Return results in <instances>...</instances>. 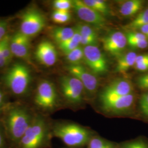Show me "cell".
Masks as SVG:
<instances>
[{
  "label": "cell",
  "mask_w": 148,
  "mask_h": 148,
  "mask_svg": "<svg viewBox=\"0 0 148 148\" xmlns=\"http://www.w3.org/2000/svg\"><path fill=\"white\" fill-rule=\"evenodd\" d=\"M3 93L1 92V91L0 90V106L3 103Z\"/></svg>",
  "instance_id": "cell-39"
},
{
  "label": "cell",
  "mask_w": 148,
  "mask_h": 148,
  "mask_svg": "<svg viewBox=\"0 0 148 148\" xmlns=\"http://www.w3.org/2000/svg\"><path fill=\"white\" fill-rule=\"evenodd\" d=\"M86 5L92 8L95 12L100 13L104 16L111 15V10L109 5L104 1L101 0H84Z\"/></svg>",
  "instance_id": "cell-19"
},
{
  "label": "cell",
  "mask_w": 148,
  "mask_h": 148,
  "mask_svg": "<svg viewBox=\"0 0 148 148\" xmlns=\"http://www.w3.org/2000/svg\"><path fill=\"white\" fill-rule=\"evenodd\" d=\"M117 148H148V140L139 137L118 144Z\"/></svg>",
  "instance_id": "cell-23"
},
{
  "label": "cell",
  "mask_w": 148,
  "mask_h": 148,
  "mask_svg": "<svg viewBox=\"0 0 148 148\" xmlns=\"http://www.w3.org/2000/svg\"><path fill=\"white\" fill-rule=\"evenodd\" d=\"M30 37L20 31L16 32L10 40L11 51L13 56L28 60L30 51Z\"/></svg>",
  "instance_id": "cell-13"
},
{
  "label": "cell",
  "mask_w": 148,
  "mask_h": 148,
  "mask_svg": "<svg viewBox=\"0 0 148 148\" xmlns=\"http://www.w3.org/2000/svg\"><path fill=\"white\" fill-rule=\"evenodd\" d=\"M46 120L41 115L32 118L30 126L18 143L19 148H46L51 145L52 136Z\"/></svg>",
  "instance_id": "cell-2"
},
{
  "label": "cell",
  "mask_w": 148,
  "mask_h": 148,
  "mask_svg": "<svg viewBox=\"0 0 148 148\" xmlns=\"http://www.w3.org/2000/svg\"><path fill=\"white\" fill-rule=\"evenodd\" d=\"M8 25V24L7 21H0V42L6 35Z\"/></svg>",
  "instance_id": "cell-33"
},
{
  "label": "cell",
  "mask_w": 148,
  "mask_h": 148,
  "mask_svg": "<svg viewBox=\"0 0 148 148\" xmlns=\"http://www.w3.org/2000/svg\"><path fill=\"white\" fill-rule=\"evenodd\" d=\"M127 43L133 48L144 49L148 47V40H127Z\"/></svg>",
  "instance_id": "cell-29"
},
{
  "label": "cell",
  "mask_w": 148,
  "mask_h": 148,
  "mask_svg": "<svg viewBox=\"0 0 148 148\" xmlns=\"http://www.w3.org/2000/svg\"><path fill=\"white\" fill-rule=\"evenodd\" d=\"M54 10L69 11L73 7V1L70 0H56L53 2Z\"/></svg>",
  "instance_id": "cell-28"
},
{
  "label": "cell",
  "mask_w": 148,
  "mask_h": 148,
  "mask_svg": "<svg viewBox=\"0 0 148 148\" xmlns=\"http://www.w3.org/2000/svg\"><path fill=\"white\" fill-rule=\"evenodd\" d=\"M46 20L42 13L35 8H30L21 16L20 32L28 37H34L42 31Z\"/></svg>",
  "instance_id": "cell-5"
},
{
  "label": "cell",
  "mask_w": 148,
  "mask_h": 148,
  "mask_svg": "<svg viewBox=\"0 0 148 148\" xmlns=\"http://www.w3.org/2000/svg\"><path fill=\"white\" fill-rule=\"evenodd\" d=\"M32 80L29 68L24 64L16 63L6 73L4 81L6 86L16 95H22L27 93Z\"/></svg>",
  "instance_id": "cell-4"
},
{
  "label": "cell",
  "mask_w": 148,
  "mask_h": 148,
  "mask_svg": "<svg viewBox=\"0 0 148 148\" xmlns=\"http://www.w3.org/2000/svg\"><path fill=\"white\" fill-rule=\"evenodd\" d=\"M75 27H56L51 32V35L55 42L59 45L67 41L74 35Z\"/></svg>",
  "instance_id": "cell-18"
},
{
  "label": "cell",
  "mask_w": 148,
  "mask_h": 148,
  "mask_svg": "<svg viewBox=\"0 0 148 148\" xmlns=\"http://www.w3.org/2000/svg\"><path fill=\"white\" fill-rule=\"evenodd\" d=\"M70 74L76 77L82 84L88 92L94 94L98 86V81L95 75L90 73L82 65H70L67 67Z\"/></svg>",
  "instance_id": "cell-12"
},
{
  "label": "cell",
  "mask_w": 148,
  "mask_h": 148,
  "mask_svg": "<svg viewBox=\"0 0 148 148\" xmlns=\"http://www.w3.org/2000/svg\"><path fill=\"white\" fill-rule=\"evenodd\" d=\"M127 40H148L141 32L128 31L126 34Z\"/></svg>",
  "instance_id": "cell-31"
},
{
  "label": "cell",
  "mask_w": 148,
  "mask_h": 148,
  "mask_svg": "<svg viewBox=\"0 0 148 148\" xmlns=\"http://www.w3.org/2000/svg\"><path fill=\"white\" fill-rule=\"evenodd\" d=\"M134 69L140 71H145L148 70V62H145L135 64Z\"/></svg>",
  "instance_id": "cell-34"
},
{
  "label": "cell",
  "mask_w": 148,
  "mask_h": 148,
  "mask_svg": "<svg viewBox=\"0 0 148 148\" xmlns=\"http://www.w3.org/2000/svg\"><path fill=\"white\" fill-rule=\"evenodd\" d=\"M8 65L7 62L5 61V59L4 58L2 53L1 52V51L0 49V68H2L3 66H5V65Z\"/></svg>",
  "instance_id": "cell-36"
},
{
  "label": "cell",
  "mask_w": 148,
  "mask_h": 148,
  "mask_svg": "<svg viewBox=\"0 0 148 148\" xmlns=\"http://www.w3.org/2000/svg\"><path fill=\"white\" fill-rule=\"evenodd\" d=\"M75 32L71 38H70L67 41L58 45L59 49L65 54H68L76 48L79 47V45L81 44V36L79 32L76 30L75 28Z\"/></svg>",
  "instance_id": "cell-22"
},
{
  "label": "cell",
  "mask_w": 148,
  "mask_h": 148,
  "mask_svg": "<svg viewBox=\"0 0 148 148\" xmlns=\"http://www.w3.org/2000/svg\"><path fill=\"white\" fill-rule=\"evenodd\" d=\"M52 19L57 24H64L70 20L71 15L69 11L54 10L52 14Z\"/></svg>",
  "instance_id": "cell-27"
},
{
  "label": "cell",
  "mask_w": 148,
  "mask_h": 148,
  "mask_svg": "<svg viewBox=\"0 0 148 148\" xmlns=\"http://www.w3.org/2000/svg\"><path fill=\"white\" fill-rule=\"evenodd\" d=\"M145 116L148 117V114H147V115H146V116Z\"/></svg>",
  "instance_id": "cell-40"
},
{
  "label": "cell",
  "mask_w": 148,
  "mask_h": 148,
  "mask_svg": "<svg viewBox=\"0 0 148 148\" xmlns=\"http://www.w3.org/2000/svg\"><path fill=\"white\" fill-rule=\"evenodd\" d=\"M102 43L106 52L119 58L126 47L127 37L122 32H112L103 38Z\"/></svg>",
  "instance_id": "cell-11"
},
{
  "label": "cell",
  "mask_w": 148,
  "mask_h": 148,
  "mask_svg": "<svg viewBox=\"0 0 148 148\" xmlns=\"http://www.w3.org/2000/svg\"><path fill=\"white\" fill-rule=\"evenodd\" d=\"M62 93L70 104L79 105L83 101L84 86L79 79L73 76H63L60 79Z\"/></svg>",
  "instance_id": "cell-7"
},
{
  "label": "cell",
  "mask_w": 148,
  "mask_h": 148,
  "mask_svg": "<svg viewBox=\"0 0 148 148\" xmlns=\"http://www.w3.org/2000/svg\"><path fill=\"white\" fill-rule=\"evenodd\" d=\"M10 36L6 35L5 37L0 42V49L7 64L10 63L13 57L10 46Z\"/></svg>",
  "instance_id": "cell-25"
},
{
  "label": "cell",
  "mask_w": 148,
  "mask_h": 148,
  "mask_svg": "<svg viewBox=\"0 0 148 148\" xmlns=\"http://www.w3.org/2000/svg\"><path fill=\"white\" fill-rule=\"evenodd\" d=\"M118 144L95 134L90 139L87 148H117Z\"/></svg>",
  "instance_id": "cell-21"
},
{
  "label": "cell",
  "mask_w": 148,
  "mask_h": 148,
  "mask_svg": "<svg viewBox=\"0 0 148 148\" xmlns=\"http://www.w3.org/2000/svg\"><path fill=\"white\" fill-rule=\"evenodd\" d=\"M0 112H1V111H0Z\"/></svg>",
  "instance_id": "cell-41"
},
{
  "label": "cell",
  "mask_w": 148,
  "mask_h": 148,
  "mask_svg": "<svg viewBox=\"0 0 148 148\" xmlns=\"http://www.w3.org/2000/svg\"><path fill=\"white\" fill-rule=\"evenodd\" d=\"M66 60L71 65H79L84 60V50L81 47H78L65 54Z\"/></svg>",
  "instance_id": "cell-24"
},
{
  "label": "cell",
  "mask_w": 148,
  "mask_h": 148,
  "mask_svg": "<svg viewBox=\"0 0 148 148\" xmlns=\"http://www.w3.org/2000/svg\"><path fill=\"white\" fill-rule=\"evenodd\" d=\"M139 106L142 112L146 116L148 113V92L142 95L139 101Z\"/></svg>",
  "instance_id": "cell-30"
},
{
  "label": "cell",
  "mask_w": 148,
  "mask_h": 148,
  "mask_svg": "<svg viewBox=\"0 0 148 148\" xmlns=\"http://www.w3.org/2000/svg\"><path fill=\"white\" fill-rule=\"evenodd\" d=\"M137 53L134 52H130L122 54L117 62L116 71L119 73H125L128 69L134 65L137 57Z\"/></svg>",
  "instance_id": "cell-17"
},
{
  "label": "cell",
  "mask_w": 148,
  "mask_h": 148,
  "mask_svg": "<svg viewBox=\"0 0 148 148\" xmlns=\"http://www.w3.org/2000/svg\"><path fill=\"white\" fill-rule=\"evenodd\" d=\"M32 118L29 111L22 107H14L8 112L5 120L7 135L12 142L19 143Z\"/></svg>",
  "instance_id": "cell-3"
},
{
  "label": "cell",
  "mask_w": 148,
  "mask_h": 148,
  "mask_svg": "<svg viewBox=\"0 0 148 148\" xmlns=\"http://www.w3.org/2000/svg\"><path fill=\"white\" fill-rule=\"evenodd\" d=\"M144 1L141 0H128L123 2L120 7V12L124 16H134L143 8Z\"/></svg>",
  "instance_id": "cell-16"
},
{
  "label": "cell",
  "mask_w": 148,
  "mask_h": 148,
  "mask_svg": "<svg viewBox=\"0 0 148 148\" xmlns=\"http://www.w3.org/2000/svg\"><path fill=\"white\" fill-rule=\"evenodd\" d=\"M84 60L95 75L106 74L108 71V64L104 55L97 46L84 48Z\"/></svg>",
  "instance_id": "cell-8"
},
{
  "label": "cell",
  "mask_w": 148,
  "mask_h": 148,
  "mask_svg": "<svg viewBox=\"0 0 148 148\" xmlns=\"http://www.w3.org/2000/svg\"><path fill=\"white\" fill-rule=\"evenodd\" d=\"M52 135L70 148L87 146L95 133L87 127L71 122L59 123L52 128Z\"/></svg>",
  "instance_id": "cell-1"
},
{
  "label": "cell",
  "mask_w": 148,
  "mask_h": 148,
  "mask_svg": "<svg viewBox=\"0 0 148 148\" xmlns=\"http://www.w3.org/2000/svg\"><path fill=\"white\" fill-rule=\"evenodd\" d=\"M75 28L79 32L81 37L93 38L98 40V35L95 30L90 25L84 23H79Z\"/></svg>",
  "instance_id": "cell-26"
},
{
  "label": "cell",
  "mask_w": 148,
  "mask_h": 148,
  "mask_svg": "<svg viewBox=\"0 0 148 148\" xmlns=\"http://www.w3.org/2000/svg\"><path fill=\"white\" fill-rule=\"evenodd\" d=\"M73 8L79 18L86 23L99 29H102L106 26L107 21L106 17L86 5L83 1H73Z\"/></svg>",
  "instance_id": "cell-10"
},
{
  "label": "cell",
  "mask_w": 148,
  "mask_h": 148,
  "mask_svg": "<svg viewBox=\"0 0 148 148\" xmlns=\"http://www.w3.org/2000/svg\"><path fill=\"white\" fill-rule=\"evenodd\" d=\"M132 91V85L129 81L122 79H115L106 86L101 92L99 96L101 104L130 95Z\"/></svg>",
  "instance_id": "cell-9"
},
{
  "label": "cell",
  "mask_w": 148,
  "mask_h": 148,
  "mask_svg": "<svg viewBox=\"0 0 148 148\" xmlns=\"http://www.w3.org/2000/svg\"><path fill=\"white\" fill-rule=\"evenodd\" d=\"M134 100V95L131 93L101 104V108L106 112L119 115L129 111L132 108Z\"/></svg>",
  "instance_id": "cell-15"
},
{
  "label": "cell",
  "mask_w": 148,
  "mask_h": 148,
  "mask_svg": "<svg viewBox=\"0 0 148 148\" xmlns=\"http://www.w3.org/2000/svg\"><path fill=\"white\" fill-rule=\"evenodd\" d=\"M138 86L144 90H148V73L140 76L137 80Z\"/></svg>",
  "instance_id": "cell-32"
},
{
  "label": "cell",
  "mask_w": 148,
  "mask_h": 148,
  "mask_svg": "<svg viewBox=\"0 0 148 148\" xmlns=\"http://www.w3.org/2000/svg\"><path fill=\"white\" fill-rule=\"evenodd\" d=\"M145 62H148V54L138 55L135 64Z\"/></svg>",
  "instance_id": "cell-35"
},
{
  "label": "cell",
  "mask_w": 148,
  "mask_h": 148,
  "mask_svg": "<svg viewBox=\"0 0 148 148\" xmlns=\"http://www.w3.org/2000/svg\"><path fill=\"white\" fill-rule=\"evenodd\" d=\"M139 30H140V32H141L142 34H143L146 36L148 40V24L144 26V27H142L139 29Z\"/></svg>",
  "instance_id": "cell-37"
},
{
  "label": "cell",
  "mask_w": 148,
  "mask_h": 148,
  "mask_svg": "<svg viewBox=\"0 0 148 148\" xmlns=\"http://www.w3.org/2000/svg\"><path fill=\"white\" fill-rule=\"evenodd\" d=\"M5 144V138L3 137V133L2 132V131L0 130V148H4Z\"/></svg>",
  "instance_id": "cell-38"
},
{
  "label": "cell",
  "mask_w": 148,
  "mask_h": 148,
  "mask_svg": "<svg viewBox=\"0 0 148 148\" xmlns=\"http://www.w3.org/2000/svg\"><path fill=\"white\" fill-rule=\"evenodd\" d=\"M35 56L40 63L46 66H53L58 60L57 49L49 41H43L37 45Z\"/></svg>",
  "instance_id": "cell-14"
},
{
  "label": "cell",
  "mask_w": 148,
  "mask_h": 148,
  "mask_svg": "<svg viewBox=\"0 0 148 148\" xmlns=\"http://www.w3.org/2000/svg\"><path fill=\"white\" fill-rule=\"evenodd\" d=\"M35 104L45 110H52L58 104V95L54 85L48 80H43L37 86L35 97Z\"/></svg>",
  "instance_id": "cell-6"
},
{
  "label": "cell",
  "mask_w": 148,
  "mask_h": 148,
  "mask_svg": "<svg viewBox=\"0 0 148 148\" xmlns=\"http://www.w3.org/2000/svg\"><path fill=\"white\" fill-rule=\"evenodd\" d=\"M148 24V8L142 11L126 26L129 31H137L142 27Z\"/></svg>",
  "instance_id": "cell-20"
}]
</instances>
